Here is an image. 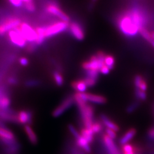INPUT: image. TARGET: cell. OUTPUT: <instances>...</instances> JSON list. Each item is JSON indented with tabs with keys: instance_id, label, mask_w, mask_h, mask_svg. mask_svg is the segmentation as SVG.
Here are the masks:
<instances>
[{
	"instance_id": "29",
	"label": "cell",
	"mask_w": 154,
	"mask_h": 154,
	"mask_svg": "<svg viewBox=\"0 0 154 154\" xmlns=\"http://www.w3.org/2000/svg\"><path fill=\"white\" fill-rule=\"evenodd\" d=\"M122 150L124 153H128V152H136V147L132 144L127 143L126 144H124L122 146Z\"/></svg>"
},
{
	"instance_id": "16",
	"label": "cell",
	"mask_w": 154,
	"mask_h": 154,
	"mask_svg": "<svg viewBox=\"0 0 154 154\" xmlns=\"http://www.w3.org/2000/svg\"><path fill=\"white\" fill-rule=\"evenodd\" d=\"M75 144L79 149H82L85 153L90 154L91 151L90 143L82 137L81 135L75 140Z\"/></svg>"
},
{
	"instance_id": "14",
	"label": "cell",
	"mask_w": 154,
	"mask_h": 154,
	"mask_svg": "<svg viewBox=\"0 0 154 154\" xmlns=\"http://www.w3.org/2000/svg\"><path fill=\"white\" fill-rule=\"evenodd\" d=\"M69 30L72 35L78 41H82L85 38V33L81 25L77 22H73L69 25Z\"/></svg>"
},
{
	"instance_id": "24",
	"label": "cell",
	"mask_w": 154,
	"mask_h": 154,
	"mask_svg": "<svg viewBox=\"0 0 154 154\" xmlns=\"http://www.w3.org/2000/svg\"><path fill=\"white\" fill-rule=\"evenodd\" d=\"M105 63L111 70L113 69L115 66L116 60L114 57L111 54H106L105 58Z\"/></svg>"
},
{
	"instance_id": "31",
	"label": "cell",
	"mask_w": 154,
	"mask_h": 154,
	"mask_svg": "<svg viewBox=\"0 0 154 154\" xmlns=\"http://www.w3.org/2000/svg\"><path fill=\"white\" fill-rule=\"evenodd\" d=\"M23 6L25 9L30 13H33L35 11V5L33 1L28 3H24Z\"/></svg>"
},
{
	"instance_id": "36",
	"label": "cell",
	"mask_w": 154,
	"mask_h": 154,
	"mask_svg": "<svg viewBox=\"0 0 154 154\" xmlns=\"http://www.w3.org/2000/svg\"><path fill=\"white\" fill-rule=\"evenodd\" d=\"M110 69L106 66V65H104L103 66H102L101 68L100 69V70H99V72H100L101 74H104V75H106V74H108L110 72Z\"/></svg>"
},
{
	"instance_id": "28",
	"label": "cell",
	"mask_w": 154,
	"mask_h": 154,
	"mask_svg": "<svg viewBox=\"0 0 154 154\" xmlns=\"http://www.w3.org/2000/svg\"><path fill=\"white\" fill-rule=\"evenodd\" d=\"M67 128H68V130H69V132L71 134L72 136L73 137V138H74L75 140L81 135L80 132L77 130V128L74 126L72 125L69 124L67 126Z\"/></svg>"
},
{
	"instance_id": "10",
	"label": "cell",
	"mask_w": 154,
	"mask_h": 154,
	"mask_svg": "<svg viewBox=\"0 0 154 154\" xmlns=\"http://www.w3.org/2000/svg\"><path fill=\"white\" fill-rule=\"evenodd\" d=\"M18 124L23 125H31L33 122V114L32 111L23 110L17 113Z\"/></svg>"
},
{
	"instance_id": "17",
	"label": "cell",
	"mask_w": 154,
	"mask_h": 154,
	"mask_svg": "<svg viewBox=\"0 0 154 154\" xmlns=\"http://www.w3.org/2000/svg\"><path fill=\"white\" fill-rule=\"evenodd\" d=\"M100 118L101 122L102 123L103 126L106 127V128L111 129L116 132H118L119 131V127L114 122L112 121L107 116H106L105 114H101L100 116Z\"/></svg>"
},
{
	"instance_id": "5",
	"label": "cell",
	"mask_w": 154,
	"mask_h": 154,
	"mask_svg": "<svg viewBox=\"0 0 154 154\" xmlns=\"http://www.w3.org/2000/svg\"><path fill=\"white\" fill-rule=\"evenodd\" d=\"M69 26V22L61 21L53 23L45 28V36L46 38L51 37L55 35L65 31Z\"/></svg>"
},
{
	"instance_id": "2",
	"label": "cell",
	"mask_w": 154,
	"mask_h": 154,
	"mask_svg": "<svg viewBox=\"0 0 154 154\" xmlns=\"http://www.w3.org/2000/svg\"><path fill=\"white\" fill-rule=\"evenodd\" d=\"M106 54L102 51L97 52L96 55H93L89 60L84 62L82 65L83 69L86 70H94L99 72L102 66L105 65Z\"/></svg>"
},
{
	"instance_id": "33",
	"label": "cell",
	"mask_w": 154,
	"mask_h": 154,
	"mask_svg": "<svg viewBox=\"0 0 154 154\" xmlns=\"http://www.w3.org/2000/svg\"><path fill=\"white\" fill-rule=\"evenodd\" d=\"M105 132H106V134L110 138H111L112 139H115L116 138V134L115 131L110 129V128H106V130H105Z\"/></svg>"
},
{
	"instance_id": "22",
	"label": "cell",
	"mask_w": 154,
	"mask_h": 154,
	"mask_svg": "<svg viewBox=\"0 0 154 154\" xmlns=\"http://www.w3.org/2000/svg\"><path fill=\"white\" fill-rule=\"evenodd\" d=\"M0 138L7 139H16L15 134L7 127H0Z\"/></svg>"
},
{
	"instance_id": "20",
	"label": "cell",
	"mask_w": 154,
	"mask_h": 154,
	"mask_svg": "<svg viewBox=\"0 0 154 154\" xmlns=\"http://www.w3.org/2000/svg\"><path fill=\"white\" fill-rule=\"evenodd\" d=\"M79 132L81 136L85 138L90 144L93 142L95 134L91 129V128L83 127Z\"/></svg>"
},
{
	"instance_id": "18",
	"label": "cell",
	"mask_w": 154,
	"mask_h": 154,
	"mask_svg": "<svg viewBox=\"0 0 154 154\" xmlns=\"http://www.w3.org/2000/svg\"><path fill=\"white\" fill-rule=\"evenodd\" d=\"M134 84L135 88L145 91L147 89V83L144 77L140 75H136L134 78Z\"/></svg>"
},
{
	"instance_id": "43",
	"label": "cell",
	"mask_w": 154,
	"mask_h": 154,
	"mask_svg": "<svg viewBox=\"0 0 154 154\" xmlns=\"http://www.w3.org/2000/svg\"><path fill=\"white\" fill-rule=\"evenodd\" d=\"M97 0H91V5H90V7L91 9L93 8L94 4V3H95V2H97Z\"/></svg>"
},
{
	"instance_id": "39",
	"label": "cell",
	"mask_w": 154,
	"mask_h": 154,
	"mask_svg": "<svg viewBox=\"0 0 154 154\" xmlns=\"http://www.w3.org/2000/svg\"><path fill=\"white\" fill-rule=\"evenodd\" d=\"M20 63L22 65V66H25L28 65L29 63V61H28V59L26 58L25 57H22L19 60Z\"/></svg>"
},
{
	"instance_id": "27",
	"label": "cell",
	"mask_w": 154,
	"mask_h": 154,
	"mask_svg": "<svg viewBox=\"0 0 154 154\" xmlns=\"http://www.w3.org/2000/svg\"><path fill=\"white\" fill-rule=\"evenodd\" d=\"M135 95L136 98L139 100L144 101L147 99V94L146 92L138 88H135Z\"/></svg>"
},
{
	"instance_id": "9",
	"label": "cell",
	"mask_w": 154,
	"mask_h": 154,
	"mask_svg": "<svg viewBox=\"0 0 154 154\" xmlns=\"http://www.w3.org/2000/svg\"><path fill=\"white\" fill-rule=\"evenodd\" d=\"M45 10L50 14L59 18L61 21L66 22H69L70 21L69 17L62 11L59 6L55 4H48L45 8Z\"/></svg>"
},
{
	"instance_id": "37",
	"label": "cell",
	"mask_w": 154,
	"mask_h": 154,
	"mask_svg": "<svg viewBox=\"0 0 154 154\" xmlns=\"http://www.w3.org/2000/svg\"><path fill=\"white\" fill-rule=\"evenodd\" d=\"M39 83L38 81L31 80V81H27L26 83V85L28 87H33V86H35L38 85Z\"/></svg>"
},
{
	"instance_id": "19",
	"label": "cell",
	"mask_w": 154,
	"mask_h": 154,
	"mask_svg": "<svg viewBox=\"0 0 154 154\" xmlns=\"http://www.w3.org/2000/svg\"><path fill=\"white\" fill-rule=\"evenodd\" d=\"M136 133L137 131L135 128H132L128 130L120 139L119 143L122 146L124 144H126L127 143H128V142L131 140H132L133 138L135 137V135H136Z\"/></svg>"
},
{
	"instance_id": "23",
	"label": "cell",
	"mask_w": 154,
	"mask_h": 154,
	"mask_svg": "<svg viewBox=\"0 0 154 154\" xmlns=\"http://www.w3.org/2000/svg\"><path fill=\"white\" fill-rule=\"evenodd\" d=\"M35 31L37 34V38L35 42L37 45L42 44L46 38L45 36L44 27H38L35 29Z\"/></svg>"
},
{
	"instance_id": "40",
	"label": "cell",
	"mask_w": 154,
	"mask_h": 154,
	"mask_svg": "<svg viewBox=\"0 0 154 154\" xmlns=\"http://www.w3.org/2000/svg\"><path fill=\"white\" fill-rule=\"evenodd\" d=\"M148 135L150 139L154 140V127L149 129L148 132Z\"/></svg>"
},
{
	"instance_id": "11",
	"label": "cell",
	"mask_w": 154,
	"mask_h": 154,
	"mask_svg": "<svg viewBox=\"0 0 154 154\" xmlns=\"http://www.w3.org/2000/svg\"><path fill=\"white\" fill-rule=\"evenodd\" d=\"M81 97L87 102H90L94 104L103 105L107 102L105 97L100 95L87 93H79Z\"/></svg>"
},
{
	"instance_id": "8",
	"label": "cell",
	"mask_w": 154,
	"mask_h": 154,
	"mask_svg": "<svg viewBox=\"0 0 154 154\" xmlns=\"http://www.w3.org/2000/svg\"><path fill=\"white\" fill-rule=\"evenodd\" d=\"M75 103L73 96H69L64 99L61 104L58 106L52 112L54 118H58L62 116L67 110L69 109Z\"/></svg>"
},
{
	"instance_id": "7",
	"label": "cell",
	"mask_w": 154,
	"mask_h": 154,
	"mask_svg": "<svg viewBox=\"0 0 154 154\" xmlns=\"http://www.w3.org/2000/svg\"><path fill=\"white\" fill-rule=\"evenodd\" d=\"M8 35V38L13 44L21 48L26 46L27 41L20 32L18 27L10 30Z\"/></svg>"
},
{
	"instance_id": "38",
	"label": "cell",
	"mask_w": 154,
	"mask_h": 154,
	"mask_svg": "<svg viewBox=\"0 0 154 154\" xmlns=\"http://www.w3.org/2000/svg\"><path fill=\"white\" fill-rule=\"evenodd\" d=\"M37 45L35 42H32L27 47V50L29 52H33L34 50L36 49Z\"/></svg>"
},
{
	"instance_id": "45",
	"label": "cell",
	"mask_w": 154,
	"mask_h": 154,
	"mask_svg": "<svg viewBox=\"0 0 154 154\" xmlns=\"http://www.w3.org/2000/svg\"><path fill=\"white\" fill-rule=\"evenodd\" d=\"M151 34L152 37L154 39V31H153V32H151Z\"/></svg>"
},
{
	"instance_id": "30",
	"label": "cell",
	"mask_w": 154,
	"mask_h": 154,
	"mask_svg": "<svg viewBox=\"0 0 154 154\" xmlns=\"http://www.w3.org/2000/svg\"><path fill=\"white\" fill-rule=\"evenodd\" d=\"M83 81H85V82L86 83L88 88H91L96 85L98 79L86 77L83 79Z\"/></svg>"
},
{
	"instance_id": "26",
	"label": "cell",
	"mask_w": 154,
	"mask_h": 154,
	"mask_svg": "<svg viewBox=\"0 0 154 154\" xmlns=\"http://www.w3.org/2000/svg\"><path fill=\"white\" fill-rule=\"evenodd\" d=\"M53 78L54 79L55 83L57 86H61L63 84V78L62 75L60 74V72H58L55 71L53 72Z\"/></svg>"
},
{
	"instance_id": "35",
	"label": "cell",
	"mask_w": 154,
	"mask_h": 154,
	"mask_svg": "<svg viewBox=\"0 0 154 154\" xmlns=\"http://www.w3.org/2000/svg\"><path fill=\"white\" fill-rule=\"evenodd\" d=\"M8 1L12 5L16 8L21 7L23 4L21 0H8Z\"/></svg>"
},
{
	"instance_id": "25",
	"label": "cell",
	"mask_w": 154,
	"mask_h": 154,
	"mask_svg": "<svg viewBox=\"0 0 154 154\" xmlns=\"http://www.w3.org/2000/svg\"><path fill=\"white\" fill-rule=\"evenodd\" d=\"M103 128V125L99 121H94L91 127V129L93 130L95 134H99L102 132Z\"/></svg>"
},
{
	"instance_id": "12",
	"label": "cell",
	"mask_w": 154,
	"mask_h": 154,
	"mask_svg": "<svg viewBox=\"0 0 154 154\" xmlns=\"http://www.w3.org/2000/svg\"><path fill=\"white\" fill-rule=\"evenodd\" d=\"M0 119L5 123H18L16 113L10 108L6 110L0 109Z\"/></svg>"
},
{
	"instance_id": "15",
	"label": "cell",
	"mask_w": 154,
	"mask_h": 154,
	"mask_svg": "<svg viewBox=\"0 0 154 154\" xmlns=\"http://www.w3.org/2000/svg\"><path fill=\"white\" fill-rule=\"evenodd\" d=\"M23 130L30 143L33 145L37 144L38 142V138L31 125H25Z\"/></svg>"
},
{
	"instance_id": "34",
	"label": "cell",
	"mask_w": 154,
	"mask_h": 154,
	"mask_svg": "<svg viewBox=\"0 0 154 154\" xmlns=\"http://www.w3.org/2000/svg\"><path fill=\"white\" fill-rule=\"evenodd\" d=\"M139 105V103L138 102H135L132 103V104H131L127 108V111L129 113L132 112L136 110V109L138 107Z\"/></svg>"
},
{
	"instance_id": "42",
	"label": "cell",
	"mask_w": 154,
	"mask_h": 154,
	"mask_svg": "<svg viewBox=\"0 0 154 154\" xmlns=\"http://www.w3.org/2000/svg\"><path fill=\"white\" fill-rule=\"evenodd\" d=\"M0 127H7L5 122L2 121L1 119H0Z\"/></svg>"
},
{
	"instance_id": "3",
	"label": "cell",
	"mask_w": 154,
	"mask_h": 154,
	"mask_svg": "<svg viewBox=\"0 0 154 154\" xmlns=\"http://www.w3.org/2000/svg\"><path fill=\"white\" fill-rule=\"evenodd\" d=\"M78 109L83 127L91 128L94 122L95 110L93 106L88 103L85 106Z\"/></svg>"
},
{
	"instance_id": "44",
	"label": "cell",
	"mask_w": 154,
	"mask_h": 154,
	"mask_svg": "<svg viewBox=\"0 0 154 154\" xmlns=\"http://www.w3.org/2000/svg\"><path fill=\"white\" fill-rule=\"evenodd\" d=\"M23 3H28V2H33V0H21Z\"/></svg>"
},
{
	"instance_id": "46",
	"label": "cell",
	"mask_w": 154,
	"mask_h": 154,
	"mask_svg": "<svg viewBox=\"0 0 154 154\" xmlns=\"http://www.w3.org/2000/svg\"><path fill=\"white\" fill-rule=\"evenodd\" d=\"M136 152H128V153H124L123 154H135Z\"/></svg>"
},
{
	"instance_id": "13",
	"label": "cell",
	"mask_w": 154,
	"mask_h": 154,
	"mask_svg": "<svg viewBox=\"0 0 154 154\" xmlns=\"http://www.w3.org/2000/svg\"><path fill=\"white\" fill-rule=\"evenodd\" d=\"M102 142L105 149L109 154H120L119 151L113 139L109 137L106 134L102 137Z\"/></svg>"
},
{
	"instance_id": "4",
	"label": "cell",
	"mask_w": 154,
	"mask_h": 154,
	"mask_svg": "<svg viewBox=\"0 0 154 154\" xmlns=\"http://www.w3.org/2000/svg\"><path fill=\"white\" fill-rule=\"evenodd\" d=\"M21 23V20L13 17L0 19V36H3L10 30L18 27Z\"/></svg>"
},
{
	"instance_id": "32",
	"label": "cell",
	"mask_w": 154,
	"mask_h": 154,
	"mask_svg": "<svg viewBox=\"0 0 154 154\" xmlns=\"http://www.w3.org/2000/svg\"><path fill=\"white\" fill-rule=\"evenodd\" d=\"M99 72L94 70H86V77L92 78L94 79H98L99 77Z\"/></svg>"
},
{
	"instance_id": "1",
	"label": "cell",
	"mask_w": 154,
	"mask_h": 154,
	"mask_svg": "<svg viewBox=\"0 0 154 154\" xmlns=\"http://www.w3.org/2000/svg\"><path fill=\"white\" fill-rule=\"evenodd\" d=\"M116 23L122 34L127 38L135 37L139 33L140 28L135 21L128 8L117 14Z\"/></svg>"
},
{
	"instance_id": "41",
	"label": "cell",
	"mask_w": 154,
	"mask_h": 154,
	"mask_svg": "<svg viewBox=\"0 0 154 154\" xmlns=\"http://www.w3.org/2000/svg\"><path fill=\"white\" fill-rule=\"evenodd\" d=\"M8 82L11 85H16L17 83V81L16 78L14 77H9L8 78Z\"/></svg>"
},
{
	"instance_id": "21",
	"label": "cell",
	"mask_w": 154,
	"mask_h": 154,
	"mask_svg": "<svg viewBox=\"0 0 154 154\" xmlns=\"http://www.w3.org/2000/svg\"><path fill=\"white\" fill-rule=\"evenodd\" d=\"M72 86L73 89L77 91V93H85L88 88V86L83 79L72 82Z\"/></svg>"
},
{
	"instance_id": "6",
	"label": "cell",
	"mask_w": 154,
	"mask_h": 154,
	"mask_svg": "<svg viewBox=\"0 0 154 154\" xmlns=\"http://www.w3.org/2000/svg\"><path fill=\"white\" fill-rule=\"evenodd\" d=\"M18 28L27 42L30 43L35 42L37 38V34L35 29H34L29 24L25 22H21Z\"/></svg>"
}]
</instances>
